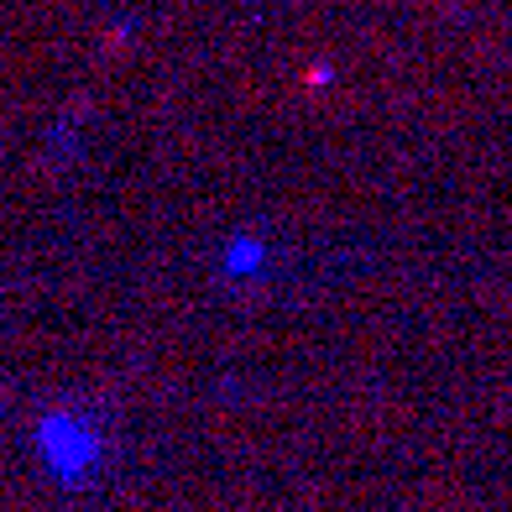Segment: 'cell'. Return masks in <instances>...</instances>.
I'll list each match as a JSON object with an SVG mask.
<instances>
[{
    "label": "cell",
    "mask_w": 512,
    "mask_h": 512,
    "mask_svg": "<svg viewBox=\"0 0 512 512\" xmlns=\"http://www.w3.org/2000/svg\"><path fill=\"white\" fill-rule=\"evenodd\" d=\"M37 450H42V460L53 465V476L74 481V476H84L89 465H95V455H100V439L89 434V429H79L68 413H53L48 424L37 429Z\"/></svg>",
    "instance_id": "1"
}]
</instances>
